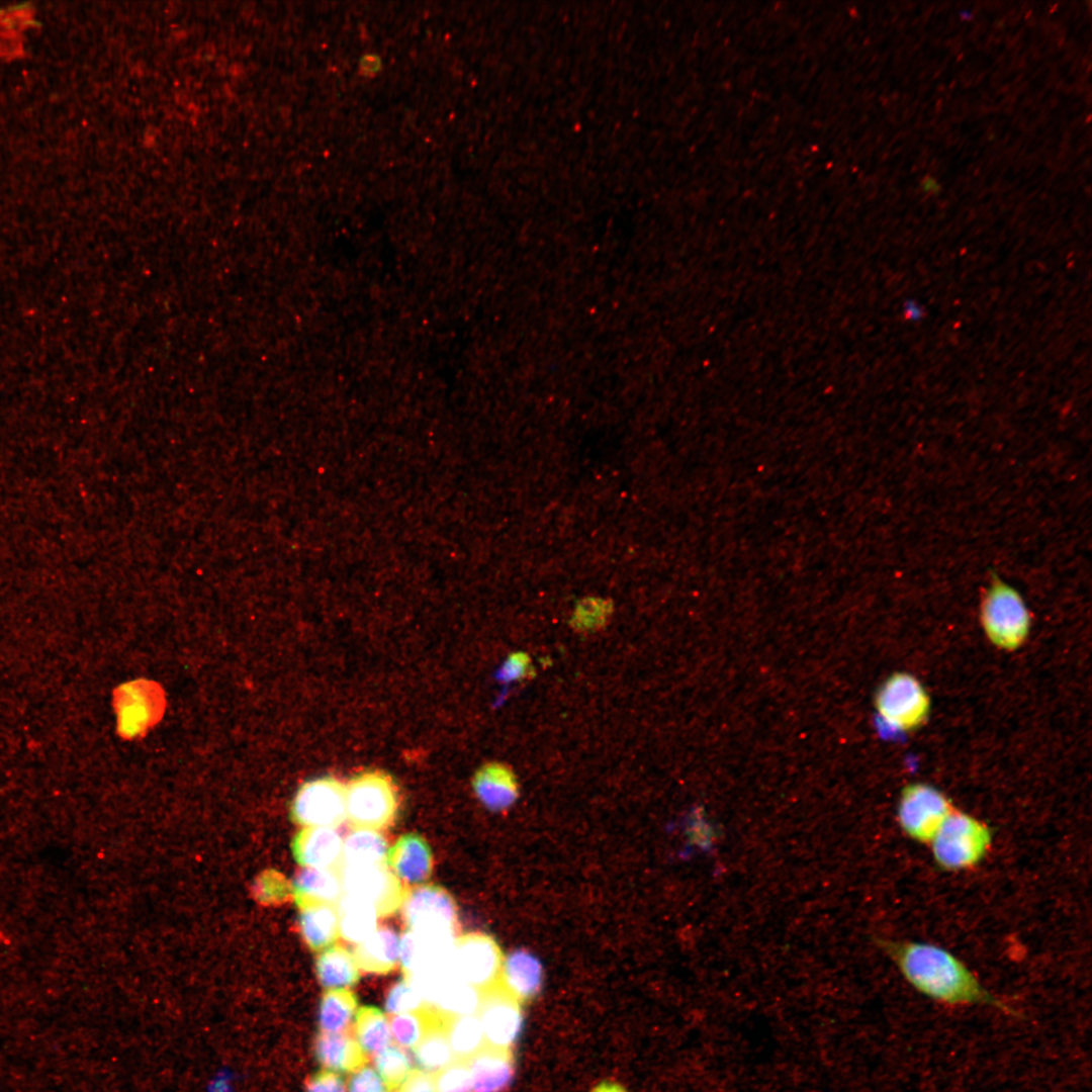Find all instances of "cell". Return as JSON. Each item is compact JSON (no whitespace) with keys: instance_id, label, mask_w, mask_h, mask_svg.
<instances>
[{"instance_id":"1","label":"cell","mask_w":1092,"mask_h":1092,"mask_svg":"<svg viewBox=\"0 0 1092 1092\" xmlns=\"http://www.w3.org/2000/svg\"><path fill=\"white\" fill-rule=\"evenodd\" d=\"M880 946L918 993L950 1007L988 1006L1008 1014L1014 1010L989 991L976 974L941 945L920 940H885Z\"/></svg>"},{"instance_id":"2","label":"cell","mask_w":1092,"mask_h":1092,"mask_svg":"<svg viewBox=\"0 0 1092 1092\" xmlns=\"http://www.w3.org/2000/svg\"><path fill=\"white\" fill-rule=\"evenodd\" d=\"M992 844L993 832L987 823L954 808L927 845L940 870L962 872L979 866Z\"/></svg>"},{"instance_id":"3","label":"cell","mask_w":1092,"mask_h":1092,"mask_svg":"<svg viewBox=\"0 0 1092 1092\" xmlns=\"http://www.w3.org/2000/svg\"><path fill=\"white\" fill-rule=\"evenodd\" d=\"M980 622L993 645L1013 651L1025 642L1031 618L1020 593L992 573L981 597Z\"/></svg>"},{"instance_id":"4","label":"cell","mask_w":1092,"mask_h":1092,"mask_svg":"<svg viewBox=\"0 0 1092 1092\" xmlns=\"http://www.w3.org/2000/svg\"><path fill=\"white\" fill-rule=\"evenodd\" d=\"M347 817L355 828L378 830L390 824L398 796L391 777L378 769L356 775L346 787Z\"/></svg>"},{"instance_id":"5","label":"cell","mask_w":1092,"mask_h":1092,"mask_svg":"<svg viewBox=\"0 0 1092 1092\" xmlns=\"http://www.w3.org/2000/svg\"><path fill=\"white\" fill-rule=\"evenodd\" d=\"M953 809L944 793L931 785L914 783L902 790L896 817L909 839L927 845Z\"/></svg>"},{"instance_id":"6","label":"cell","mask_w":1092,"mask_h":1092,"mask_svg":"<svg viewBox=\"0 0 1092 1092\" xmlns=\"http://www.w3.org/2000/svg\"><path fill=\"white\" fill-rule=\"evenodd\" d=\"M875 706L882 722L899 731L920 727L928 718L930 699L910 673L892 674L879 689Z\"/></svg>"},{"instance_id":"7","label":"cell","mask_w":1092,"mask_h":1092,"mask_svg":"<svg viewBox=\"0 0 1092 1092\" xmlns=\"http://www.w3.org/2000/svg\"><path fill=\"white\" fill-rule=\"evenodd\" d=\"M504 962L496 941L481 932H471L455 939L450 959L454 977L484 991L499 980Z\"/></svg>"},{"instance_id":"8","label":"cell","mask_w":1092,"mask_h":1092,"mask_svg":"<svg viewBox=\"0 0 1092 1092\" xmlns=\"http://www.w3.org/2000/svg\"><path fill=\"white\" fill-rule=\"evenodd\" d=\"M291 817L305 827L339 826L347 817L346 787L334 777L304 783L293 799Z\"/></svg>"},{"instance_id":"9","label":"cell","mask_w":1092,"mask_h":1092,"mask_svg":"<svg viewBox=\"0 0 1092 1092\" xmlns=\"http://www.w3.org/2000/svg\"><path fill=\"white\" fill-rule=\"evenodd\" d=\"M344 894L371 904L378 916H389L402 905L407 893L386 864L343 866Z\"/></svg>"},{"instance_id":"10","label":"cell","mask_w":1092,"mask_h":1092,"mask_svg":"<svg viewBox=\"0 0 1092 1092\" xmlns=\"http://www.w3.org/2000/svg\"><path fill=\"white\" fill-rule=\"evenodd\" d=\"M477 1016L482 1025L486 1045L513 1050L524 1026L522 1003L499 982L481 991Z\"/></svg>"},{"instance_id":"11","label":"cell","mask_w":1092,"mask_h":1092,"mask_svg":"<svg viewBox=\"0 0 1092 1092\" xmlns=\"http://www.w3.org/2000/svg\"><path fill=\"white\" fill-rule=\"evenodd\" d=\"M401 907L408 930L455 934L456 904L443 888L423 885L407 891Z\"/></svg>"},{"instance_id":"12","label":"cell","mask_w":1092,"mask_h":1092,"mask_svg":"<svg viewBox=\"0 0 1092 1092\" xmlns=\"http://www.w3.org/2000/svg\"><path fill=\"white\" fill-rule=\"evenodd\" d=\"M455 934L406 930L400 938L399 963L404 978L450 967Z\"/></svg>"},{"instance_id":"13","label":"cell","mask_w":1092,"mask_h":1092,"mask_svg":"<svg viewBox=\"0 0 1092 1092\" xmlns=\"http://www.w3.org/2000/svg\"><path fill=\"white\" fill-rule=\"evenodd\" d=\"M343 844L335 828L305 827L294 837L292 852L304 868L338 870L337 867L343 866Z\"/></svg>"},{"instance_id":"14","label":"cell","mask_w":1092,"mask_h":1092,"mask_svg":"<svg viewBox=\"0 0 1092 1092\" xmlns=\"http://www.w3.org/2000/svg\"><path fill=\"white\" fill-rule=\"evenodd\" d=\"M472 1092H507L516 1075L513 1050L485 1045L467 1061Z\"/></svg>"},{"instance_id":"15","label":"cell","mask_w":1092,"mask_h":1092,"mask_svg":"<svg viewBox=\"0 0 1092 1092\" xmlns=\"http://www.w3.org/2000/svg\"><path fill=\"white\" fill-rule=\"evenodd\" d=\"M385 863L404 882L420 884L431 875L432 852L422 836L407 833L388 849Z\"/></svg>"},{"instance_id":"16","label":"cell","mask_w":1092,"mask_h":1092,"mask_svg":"<svg viewBox=\"0 0 1092 1092\" xmlns=\"http://www.w3.org/2000/svg\"><path fill=\"white\" fill-rule=\"evenodd\" d=\"M498 982L521 1003L530 1001L542 989V965L531 952L515 950L504 959Z\"/></svg>"},{"instance_id":"17","label":"cell","mask_w":1092,"mask_h":1092,"mask_svg":"<svg viewBox=\"0 0 1092 1092\" xmlns=\"http://www.w3.org/2000/svg\"><path fill=\"white\" fill-rule=\"evenodd\" d=\"M472 786L479 801L492 811L508 809L518 797L516 777L499 762L481 766L474 775Z\"/></svg>"},{"instance_id":"18","label":"cell","mask_w":1092,"mask_h":1092,"mask_svg":"<svg viewBox=\"0 0 1092 1092\" xmlns=\"http://www.w3.org/2000/svg\"><path fill=\"white\" fill-rule=\"evenodd\" d=\"M400 938L389 927L376 929L358 943L354 958L359 969L367 973L387 974L399 962Z\"/></svg>"},{"instance_id":"19","label":"cell","mask_w":1092,"mask_h":1092,"mask_svg":"<svg viewBox=\"0 0 1092 1092\" xmlns=\"http://www.w3.org/2000/svg\"><path fill=\"white\" fill-rule=\"evenodd\" d=\"M291 888L298 907L308 903L337 905L344 896L340 871L335 869L304 868Z\"/></svg>"},{"instance_id":"20","label":"cell","mask_w":1092,"mask_h":1092,"mask_svg":"<svg viewBox=\"0 0 1092 1092\" xmlns=\"http://www.w3.org/2000/svg\"><path fill=\"white\" fill-rule=\"evenodd\" d=\"M315 1056L323 1067L343 1073L355 1072L367 1063L359 1043L345 1033H320L315 1040Z\"/></svg>"},{"instance_id":"21","label":"cell","mask_w":1092,"mask_h":1092,"mask_svg":"<svg viewBox=\"0 0 1092 1092\" xmlns=\"http://www.w3.org/2000/svg\"><path fill=\"white\" fill-rule=\"evenodd\" d=\"M336 906L328 903H308L299 906L300 931L311 949H325L337 939L339 918Z\"/></svg>"},{"instance_id":"22","label":"cell","mask_w":1092,"mask_h":1092,"mask_svg":"<svg viewBox=\"0 0 1092 1092\" xmlns=\"http://www.w3.org/2000/svg\"><path fill=\"white\" fill-rule=\"evenodd\" d=\"M337 912L339 934L349 942L360 943L376 930L377 911L365 901L344 894Z\"/></svg>"},{"instance_id":"23","label":"cell","mask_w":1092,"mask_h":1092,"mask_svg":"<svg viewBox=\"0 0 1092 1092\" xmlns=\"http://www.w3.org/2000/svg\"><path fill=\"white\" fill-rule=\"evenodd\" d=\"M480 1001V990L452 976L440 985L428 1006L450 1017L476 1015Z\"/></svg>"},{"instance_id":"24","label":"cell","mask_w":1092,"mask_h":1092,"mask_svg":"<svg viewBox=\"0 0 1092 1092\" xmlns=\"http://www.w3.org/2000/svg\"><path fill=\"white\" fill-rule=\"evenodd\" d=\"M354 956L341 945L325 948L316 961V975L321 984L330 989L355 985L359 971Z\"/></svg>"},{"instance_id":"25","label":"cell","mask_w":1092,"mask_h":1092,"mask_svg":"<svg viewBox=\"0 0 1092 1092\" xmlns=\"http://www.w3.org/2000/svg\"><path fill=\"white\" fill-rule=\"evenodd\" d=\"M449 1017L440 1013L414 1049L416 1062L423 1071L436 1073L456 1061L447 1035Z\"/></svg>"},{"instance_id":"26","label":"cell","mask_w":1092,"mask_h":1092,"mask_svg":"<svg viewBox=\"0 0 1092 1092\" xmlns=\"http://www.w3.org/2000/svg\"><path fill=\"white\" fill-rule=\"evenodd\" d=\"M387 851V842L377 830L355 828L344 840L343 866L386 864Z\"/></svg>"},{"instance_id":"27","label":"cell","mask_w":1092,"mask_h":1092,"mask_svg":"<svg viewBox=\"0 0 1092 1092\" xmlns=\"http://www.w3.org/2000/svg\"><path fill=\"white\" fill-rule=\"evenodd\" d=\"M357 999L353 992L345 989H330L320 1005L318 1023L323 1032L340 1033L351 1025L356 1015Z\"/></svg>"},{"instance_id":"28","label":"cell","mask_w":1092,"mask_h":1092,"mask_svg":"<svg viewBox=\"0 0 1092 1092\" xmlns=\"http://www.w3.org/2000/svg\"><path fill=\"white\" fill-rule=\"evenodd\" d=\"M357 1042L366 1053H379L391 1043V1030L384 1013L374 1006H363L355 1015Z\"/></svg>"},{"instance_id":"29","label":"cell","mask_w":1092,"mask_h":1092,"mask_svg":"<svg viewBox=\"0 0 1092 1092\" xmlns=\"http://www.w3.org/2000/svg\"><path fill=\"white\" fill-rule=\"evenodd\" d=\"M447 1035L456 1060L467 1061L486 1045L477 1014L449 1017Z\"/></svg>"},{"instance_id":"30","label":"cell","mask_w":1092,"mask_h":1092,"mask_svg":"<svg viewBox=\"0 0 1092 1092\" xmlns=\"http://www.w3.org/2000/svg\"><path fill=\"white\" fill-rule=\"evenodd\" d=\"M439 1015L428 1005L419 1011L396 1014L391 1018L390 1030L399 1045L415 1049Z\"/></svg>"},{"instance_id":"31","label":"cell","mask_w":1092,"mask_h":1092,"mask_svg":"<svg viewBox=\"0 0 1092 1092\" xmlns=\"http://www.w3.org/2000/svg\"><path fill=\"white\" fill-rule=\"evenodd\" d=\"M374 1065L390 1090L399 1087L413 1070L408 1055L398 1046H388L377 1053Z\"/></svg>"},{"instance_id":"32","label":"cell","mask_w":1092,"mask_h":1092,"mask_svg":"<svg viewBox=\"0 0 1092 1092\" xmlns=\"http://www.w3.org/2000/svg\"><path fill=\"white\" fill-rule=\"evenodd\" d=\"M435 1092H472L466 1061L456 1060L433 1075Z\"/></svg>"},{"instance_id":"33","label":"cell","mask_w":1092,"mask_h":1092,"mask_svg":"<svg viewBox=\"0 0 1092 1092\" xmlns=\"http://www.w3.org/2000/svg\"><path fill=\"white\" fill-rule=\"evenodd\" d=\"M426 1006L417 988L405 978L397 982L388 992L385 1009L391 1014L415 1012Z\"/></svg>"},{"instance_id":"34","label":"cell","mask_w":1092,"mask_h":1092,"mask_svg":"<svg viewBox=\"0 0 1092 1092\" xmlns=\"http://www.w3.org/2000/svg\"><path fill=\"white\" fill-rule=\"evenodd\" d=\"M612 610L610 602L601 597H587L580 600L572 613V623L585 628L602 625L609 618Z\"/></svg>"},{"instance_id":"35","label":"cell","mask_w":1092,"mask_h":1092,"mask_svg":"<svg viewBox=\"0 0 1092 1092\" xmlns=\"http://www.w3.org/2000/svg\"><path fill=\"white\" fill-rule=\"evenodd\" d=\"M349 1092H386L382 1079L374 1069L363 1066L354 1072L348 1084Z\"/></svg>"},{"instance_id":"36","label":"cell","mask_w":1092,"mask_h":1092,"mask_svg":"<svg viewBox=\"0 0 1092 1092\" xmlns=\"http://www.w3.org/2000/svg\"><path fill=\"white\" fill-rule=\"evenodd\" d=\"M529 666L530 659L527 654H511L498 670L497 678L503 682H512L520 679L527 674Z\"/></svg>"},{"instance_id":"37","label":"cell","mask_w":1092,"mask_h":1092,"mask_svg":"<svg viewBox=\"0 0 1092 1092\" xmlns=\"http://www.w3.org/2000/svg\"><path fill=\"white\" fill-rule=\"evenodd\" d=\"M306 1092H346L343 1079L330 1071H322L306 1082Z\"/></svg>"},{"instance_id":"38","label":"cell","mask_w":1092,"mask_h":1092,"mask_svg":"<svg viewBox=\"0 0 1092 1092\" xmlns=\"http://www.w3.org/2000/svg\"><path fill=\"white\" fill-rule=\"evenodd\" d=\"M398 1092H435L433 1075L423 1070H412Z\"/></svg>"},{"instance_id":"39","label":"cell","mask_w":1092,"mask_h":1092,"mask_svg":"<svg viewBox=\"0 0 1092 1092\" xmlns=\"http://www.w3.org/2000/svg\"><path fill=\"white\" fill-rule=\"evenodd\" d=\"M590 1092H628L627 1089L618 1082L611 1080H604L598 1083Z\"/></svg>"}]
</instances>
